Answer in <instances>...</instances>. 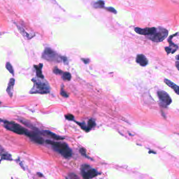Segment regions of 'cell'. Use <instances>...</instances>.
I'll return each mask as SVG.
<instances>
[{
    "label": "cell",
    "instance_id": "1",
    "mask_svg": "<svg viewBox=\"0 0 179 179\" xmlns=\"http://www.w3.org/2000/svg\"><path fill=\"white\" fill-rule=\"evenodd\" d=\"M34 85L29 93L30 94H48L50 92V87L48 82L44 79L34 78L32 79Z\"/></svg>",
    "mask_w": 179,
    "mask_h": 179
},
{
    "label": "cell",
    "instance_id": "2",
    "mask_svg": "<svg viewBox=\"0 0 179 179\" xmlns=\"http://www.w3.org/2000/svg\"><path fill=\"white\" fill-rule=\"evenodd\" d=\"M46 143L52 146L53 149L66 158H69L72 156V151L68 145L64 143L57 142L47 140Z\"/></svg>",
    "mask_w": 179,
    "mask_h": 179
},
{
    "label": "cell",
    "instance_id": "3",
    "mask_svg": "<svg viewBox=\"0 0 179 179\" xmlns=\"http://www.w3.org/2000/svg\"><path fill=\"white\" fill-rule=\"evenodd\" d=\"M42 58L45 60L49 61L59 62L62 61L64 63L68 62V59L66 57H62L59 55L55 51L50 48H45L42 54Z\"/></svg>",
    "mask_w": 179,
    "mask_h": 179
},
{
    "label": "cell",
    "instance_id": "4",
    "mask_svg": "<svg viewBox=\"0 0 179 179\" xmlns=\"http://www.w3.org/2000/svg\"><path fill=\"white\" fill-rule=\"evenodd\" d=\"M2 122L4 123V126L6 129L16 134L26 135L28 132L27 129L14 122L7 121H2Z\"/></svg>",
    "mask_w": 179,
    "mask_h": 179
},
{
    "label": "cell",
    "instance_id": "5",
    "mask_svg": "<svg viewBox=\"0 0 179 179\" xmlns=\"http://www.w3.org/2000/svg\"><path fill=\"white\" fill-rule=\"evenodd\" d=\"M168 35V31L166 29L159 27L156 28V30L153 34L147 36V37L154 42H159L164 40L167 38Z\"/></svg>",
    "mask_w": 179,
    "mask_h": 179
},
{
    "label": "cell",
    "instance_id": "6",
    "mask_svg": "<svg viewBox=\"0 0 179 179\" xmlns=\"http://www.w3.org/2000/svg\"><path fill=\"white\" fill-rule=\"evenodd\" d=\"M81 171L84 179H92L98 175L97 171L88 165H82L81 168Z\"/></svg>",
    "mask_w": 179,
    "mask_h": 179
},
{
    "label": "cell",
    "instance_id": "7",
    "mask_svg": "<svg viewBox=\"0 0 179 179\" xmlns=\"http://www.w3.org/2000/svg\"><path fill=\"white\" fill-rule=\"evenodd\" d=\"M159 97L160 104H161L164 106L169 105L172 103V99L170 95L165 91L162 90H159L157 92Z\"/></svg>",
    "mask_w": 179,
    "mask_h": 179
},
{
    "label": "cell",
    "instance_id": "8",
    "mask_svg": "<svg viewBox=\"0 0 179 179\" xmlns=\"http://www.w3.org/2000/svg\"><path fill=\"white\" fill-rule=\"evenodd\" d=\"M26 136L32 141L38 144H42L44 143V139L40 137L39 134L36 132H30L28 131Z\"/></svg>",
    "mask_w": 179,
    "mask_h": 179
},
{
    "label": "cell",
    "instance_id": "9",
    "mask_svg": "<svg viewBox=\"0 0 179 179\" xmlns=\"http://www.w3.org/2000/svg\"><path fill=\"white\" fill-rule=\"evenodd\" d=\"M156 30V28L155 27L145 28L136 27L135 28V31L137 34L142 35H145L146 36H148L153 34L155 31Z\"/></svg>",
    "mask_w": 179,
    "mask_h": 179
},
{
    "label": "cell",
    "instance_id": "10",
    "mask_svg": "<svg viewBox=\"0 0 179 179\" xmlns=\"http://www.w3.org/2000/svg\"><path fill=\"white\" fill-rule=\"evenodd\" d=\"M177 35V33L176 34H174L172 36H171L168 39V42L169 43V46L166 47L165 48V50L167 52L168 55H169V53H174L179 48L178 46L177 45L175 44L172 41V37L175 36H176Z\"/></svg>",
    "mask_w": 179,
    "mask_h": 179
},
{
    "label": "cell",
    "instance_id": "11",
    "mask_svg": "<svg viewBox=\"0 0 179 179\" xmlns=\"http://www.w3.org/2000/svg\"><path fill=\"white\" fill-rule=\"evenodd\" d=\"M136 61L137 63L142 67L146 66L148 63V60L146 57L143 54H139L137 56Z\"/></svg>",
    "mask_w": 179,
    "mask_h": 179
},
{
    "label": "cell",
    "instance_id": "12",
    "mask_svg": "<svg viewBox=\"0 0 179 179\" xmlns=\"http://www.w3.org/2000/svg\"><path fill=\"white\" fill-rule=\"evenodd\" d=\"M15 80L14 78H11L9 80L8 85L6 89V92L10 97H12L13 95V89L15 85Z\"/></svg>",
    "mask_w": 179,
    "mask_h": 179
},
{
    "label": "cell",
    "instance_id": "13",
    "mask_svg": "<svg viewBox=\"0 0 179 179\" xmlns=\"http://www.w3.org/2000/svg\"><path fill=\"white\" fill-rule=\"evenodd\" d=\"M0 157L1 159L5 160H12V158L9 154L7 153L3 148L0 146Z\"/></svg>",
    "mask_w": 179,
    "mask_h": 179
},
{
    "label": "cell",
    "instance_id": "14",
    "mask_svg": "<svg viewBox=\"0 0 179 179\" xmlns=\"http://www.w3.org/2000/svg\"><path fill=\"white\" fill-rule=\"evenodd\" d=\"M164 81L167 85H168L169 87L172 88L174 90V91L179 95V86L167 79H165Z\"/></svg>",
    "mask_w": 179,
    "mask_h": 179
},
{
    "label": "cell",
    "instance_id": "15",
    "mask_svg": "<svg viewBox=\"0 0 179 179\" xmlns=\"http://www.w3.org/2000/svg\"><path fill=\"white\" fill-rule=\"evenodd\" d=\"M43 67V64L42 63H40L38 65H35L34 68L36 70V75L37 78L40 79H44V76L42 73V68Z\"/></svg>",
    "mask_w": 179,
    "mask_h": 179
},
{
    "label": "cell",
    "instance_id": "16",
    "mask_svg": "<svg viewBox=\"0 0 179 179\" xmlns=\"http://www.w3.org/2000/svg\"><path fill=\"white\" fill-rule=\"evenodd\" d=\"M44 133L47 135H48V136L50 137L51 138L55 139V140H63L64 139V137H61L58 135H56V134L50 132V131H44Z\"/></svg>",
    "mask_w": 179,
    "mask_h": 179
},
{
    "label": "cell",
    "instance_id": "17",
    "mask_svg": "<svg viewBox=\"0 0 179 179\" xmlns=\"http://www.w3.org/2000/svg\"><path fill=\"white\" fill-rule=\"evenodd\" d=\"M104 5H105L104 2L103 1L100 0L93 3V7L95 8H105Z\"/></svg>",
    "mask_w": 179,
    "mask_h": 179
},
{
    "label": "cell",
    "instance_id": "18",
    "mask_svg": "<svg viewBox=\"0 0 179 179\" xmlns=\"http://www.w3.org/2000/svg\"><path fill=\"white\" fill-rule=\"evenodd\" d=\"M95 125H96V124H95V121L92 119L88 121V123L87 124V132H89L92 128L95 127Z\"/></svg>",
    "mask_w": 179,
    "mask_h": 179
},
{
    "label": "cell",
    "instance_id": "19",
    "mask_svg": "<svg viewBox=\"0 0 179 179\" xmlns=\"http://www.w3.org/2000/svg\"><path fill=\"white\" fill-rule=\"evenodd\" d=\"M18 30H19L20 32L23 35V36L24 37H25L26 38H27V39H30L31 38V37L30 36V34L27 33L23 28H21V27L18 26Z\"/></svg>",
    "mask_w": 179,
    "mask_h": 179
},
{
    "label": "cell",
    "instance_id": "20",
    "mask_svg": "<svg viewBox=\"0 0 179 179\" xmlns=\"http://www.w3.org/2000/svg\"><path fill=\"white\" fill-rule=\"evenodd\" d=\"M6 69L13 75H14V69H13V66H12V64L9 63V62H7L6 63Z\"/></svg>",
    "mask_w": 179,
    "mask_h": 179
},
{
    "label": "cell",
    "instance_id": "21",
    "mask_svg": "<svg viewBox=\"0 0 179 179\" xmlns=\"http://www.w3.org/2000/svg\"><path fill=\"white\" fill-rule=\"evenodd\" d=\"M62 75V78L63 80L66 81H70L71 79V74L68 72H63Z\"/></svg>",
    "mask_w": 179,
    "mask_h": 179
},
{
    "label": "cell",
    "instance_id": "22",
    "mask_svg": "<svg viewBox=\"0 0 179 179\" xmlns=\"http://www.w3.org/2000/svg\"><path fill=\"white\" fill-rule=\"evenodd\" d=\"M76 123L80 126V127L84 131L87 132V125L84 123H80L79 122H75Z\"/></svg>",
    "mask_w": 179,
    "mask_h": 179
},
{
    "label": "cell",
    "instance_id": "23",
    "mask_svg": "<svg viewBox=\"0 0 179 179\" xmlns=\"http://www.w3.org/2000/svg\"><path fill=\"white\" fill-rule=\"evenodd\" d=\"M67 179H79V177L74 173H71L69 174L68 176V177L67 178Z\"/></svg>",
    "mask_w": 179,
    "mask_h": 179
},
{
    "label": "cell",
    "instance_id": "24",
    "mask_svg": "<svg viewBox=\"0 0 179 179\" xmlns=\"http://www.w3.org/2000/svg\"><path fill=\"white\" fill-rule=\"evenodd\" d=\"M53 72L55 74H62L63 73V72L60 69H59L57 67H55L53 69Z\"/></svg>",
    "mask_w": 179,
    "mask_h": 179
},
{
    "label": "cell",
    "instance_id": "25",
    "mask_svg": "<svg viewBox=\"0 0 179 179\" xmlns=\"http://www.w3.org/2000/svg\"><path fill=\"white\" fill-rule=\"evenodd\" d=\"M65 117L66 118V120H68V121H72L74 120V116L72 114H68L65 115Z\"/></svg>",
    "mask_w": 179,
    "mask_h": 179
},
{
    "label": "cell",
    "instance_id": "26",
    "mask_svg": "<svg viewBox=\"0 0 179 179\" xmlns=\"http://www.w3.org/2000/svg\"><path fill=\"white\" fill-rule=\"evenodd\" d=\"M104 8L106 9L107 10L110 12L113 13H114V14H116V13H117L116 10L114 8H113V7H105Z\"/></svg>",
    "mask_w": 179,
    "mask_h": 179
},
{
    "label": "cell",
    "instance_id": "27",
    "mask_svg": "<svg viewBox=\"0 0 179 179\" xmlns=\"http://www.w3.org/2000/svg\"><path fill=\"white\" fill-rule=\"evenodd\" d=\"M60 94L63 97H68L69 96V95L67 94V93L62 88H61V92H60Z\"/></svg>",
    "mask_w": 179,
    "mask_h": 179
},
{
    "label": "cell",
    "instance_id": "28",
    "mask_svg": "<svg viewBox=\"0 0 179 179\" xmlns=\"http://www.w3.org/2000/svg\"><path fill=\"white\" fill-rule=\"evenodd\" d=\"M80 153H81V154L82 155L84 156V157H87L86 154V150L85 149H84L83 148H81L80 149Z\"/></svg>",
    "mask_w": 179,
    "mask_h": 179
},
{
    "label": "cell",
    "instance_id": "29",
    "mask_svg": "<svg viewBox=\"0 0 179 179\" xmlns=\"http://www.w3.org/2000/svg\"><path fill=\"white\" fill-rule=\"evenodd\" d=\"M82 60L85 64H88L90 61L89 59H86V58H82Z\"/></svg>",
    "mask_w": 179,
    "mask_h": 179
},
{
    "label": "cell",
    "instance_id": "30",
    "mask_svg": "<svg viewBox=\"0 0 179 179\" xmlns=\"http://www.w3.org/2000/svg\"><path fill=\"white\" fill-rule=\"evenodd\" d=\"M176 66L177 68L178 69V70L179 71V61L178 60L176 62Z\"/></svg>",
    "mask_w": 179,
    "mask_h": 179
},
{
    "label": "cell",
    "instance_id": "31",
    "mask_svg": "<svg viewBox=\"0 0 179 179\" xmlns=\"http://www.w3.org/2000/svg\"><path fill=\"white\" fill-rule=\"evenodd\" d=\"M176 60H179V55H178L176 57Z\"/></svg>",
    "mask_w": 179,
    "mask_h": 179
},
{
    "label": "cell",
    "instance_id": "32",
    "mask_svg": "<svg viewBox=\"0 0 179 179\" xmlns=\"http://www.w3.org/2000/svg\"><path fill=\"white\" fill-rule=\"evenodd\" d=\"M0 103H1V102H0Z\"/></svg>",
    "mask_w": 179,
    "mask_h": 179
},
{
    "label": "cell",
    "instance_id": "33",
    "mask_svg": "<svg viewBox=\"0 0 179 179\" xmlns=\"http://www.w3.org/2000/svg\"></svg>",
    "mask_w": 179,
    "mask_h": 179
}]
</instances>
